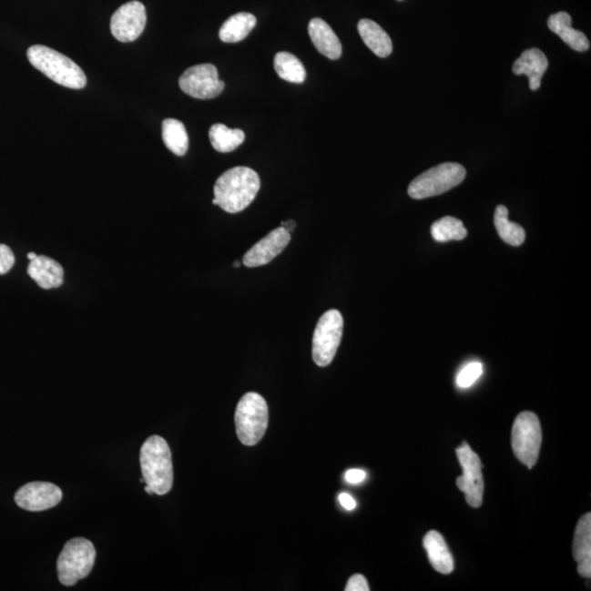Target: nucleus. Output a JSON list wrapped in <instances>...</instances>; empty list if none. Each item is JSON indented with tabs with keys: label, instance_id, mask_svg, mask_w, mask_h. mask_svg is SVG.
<instances>
[{
	"label": "nucleus",
	"instance_id": "obj_8",
	"mask_svg": "<svg viewBox=\"0 0 591 591\" xmlns=\"http://www.w3.org/2000/svg\"><path fill=\"white\" fill-rule=\"evenodd\" d=\"M344 320L338 311H329L319 319L312 338V359L319 367L333 362L343 335Z\"/></svg>",
	"mask_w": 591,
	"mask_h": 591
},
{
	"label": "nucleus",
	"instance_id": "obj_11",
	"mask_svg": "<svg viewBox=\"0 0 591 591\" xmlns=\"http://www.w3.org/2000/svg\"><path fill=\"white\" fill-rule=\"evenodd\" d=\"M148 23V15L142 3L124 4L112 15L111 32L117 40L127 43L138 40Z\"/></svg>",
	"mask_w": 591,
	"mask_h": 591
},
{
	"label": "nucleus",
	"instance_id": "obj_25",
	"mask_svg": "<svg viewBox=\"0 0 591 591\" xmlns=\"http://www.w3.org/2000/svg\"><path fill=\"white\" fill-rule=\"evenodd\" d=\"M275 72L279 77L291 84H302L306 80V69L295 56L289 52H280L274 58Z\"/></svg>",
	"mask_w": 591,
	"mask_h": 591
},
{
	"label": "nucleus",
	"instance_id": "obj_3",
	"mask_svg": "<svg viewBox=\"0 0 591 591\" xmlns=\"http://www.w3.org/2000/svg\"><path fill=\"white\" fill-rule=\"evenodd\" d=\"M26 54L32 66L56 84L70 89L85 88L87 77L83 69L63 54L45 46H31Z\"/></svg>",
	"mask_w": 591,
	"mask_h": 591
},
{
	"label": "nucleus",
	"instance_id": "obj_26",
	"mask_svg": "<svg viewBox=\"0 0 591 591\" xmlns=\"http://www.w3.org/2000/svg\"><path fill=\"white\" fill-rule=\"evenodd\" d=\"M431 232L433 240L437 242L460 241L468 236L464 222L452 216L443 217L442 219L433 222Z\"/></svg>",
	"mask_w": 591,
	"mask_h": 591
},
{
	"label": "nucleus",
	"instance_id": "obj_16",
	"mask_svg": "<svg viewBox=\"0 0 591 591\" xmlns=\"http://www.w3.org/2000/svg\"><path fill=\"white\" fill-rule=\"evenodd\" d=\"M28 274L43 290L58 289L64 281L62 265L46 256H37L30 261Z\"/></svg>",
	"mask_w": 591,
	"mask_h": 591
},
{
	"label": "nucleus",
	"instance_id": "obj_17",
	"mask_svg": "<svg viewBox=\"0 0 591 591\" xmlns=\"http://www.w3.org/2000/svg\"><path fill=\"white\" fill-rule=\"evenodd\" d=\"M309 36L317 50L325 57L339 59L341 56V45L338 36L324 20L314 18L309 23Z\"/></svg>",
	"mask_w": 591,
	"mask_h": 591
},
{
	"label": "nucleus",
	"instance_id": "obj_31",
	"mask_svg": "<svg viewBox=\"0 0 591 591\" xmlns=\"http://www.w3.org/2000/svg\"><path fill=\"white\" fill-rule=\"evenodd\" d=\"M339 501L341 506H343L346 511H354L357 506L356 501L347 493H341L339 496Z\"/></svg>",
	"mask_w": 591,
	"mask_h": 591
},
{
	"label": "nucleus",
	"instance_id": "obj_22",
	"mask_svg": "<svg viewBox=\"0 0 591 591\" xmlns=\"http://www.w3.org/2000/svg\"><path fill=\"white\" fill-rule=\"evenodd\" d=\"M211 146L219 153L227 154L236 150L245 142V132L239 128L230 129L224 124H214L209 129Z\"/></svg>",
	"mask_w": 591,
	"mask_h": 591
},
{
	"label": "nucleus",
	"instance_id": "obj_33",
	"mask_svg": "<svg viewBox=\"0 0 591 591\" xmlns=\"http://www.w3.org/2000/svg\"><path fill=\"white\" fill-rule=\"evenodd\" d=\"M145 492H146V493H148V494H150V495L155 494L153 489H151V487L148 486V485H146V487H145Z\"/></svg>",
	"mask_w": 591,
	"mask_h": 591
},
{
	"label": "nucleus",
	"instance_id": "obj_5",
	"mask_svg": "<svg viewBox=\"0 0 591 591\" xmlns=\"http://www.w3.org/2000/svg\"><path fill=\"white\" fill-rule=\"evenodd\" d=\"M466 177L464 167L446 162L423 172L411 182L408 193L412 199H424L450 191L463 183Z\"/></svg>",
	"mask_w": 591,
	"mask_h": 591
},
{
	"label": "nucleus",
	"instance_id": "obj_2",
	"mask_svg": "<svg viewBox=\"0 0 591 591\" xmlns=\"http://www.w3.org/2000/svg\"><path fill=\"white\" fill-rule=\"evenodd\" d=\"M140 466L146 485L157 495H166L173 485L172 454L169 444L160 436H151L140 450Z\"/></svg>",
	"mask_w": 591,
	"mask_h": 591
},
{
	"label": "nucleus",
	"instance_id": "obj_23",
	"mask_svg": "<svg viewBox=\"0 0 591 591\" xmlns=\"http://www.w3.org/2000/svg\"><path fill=\"white\" fill-rule=\"evenodd\" d=\"M509 211L506 206L498 205L494 215V225L498 235L504 241L513 247L522 246L525 239L524 228L508 219Z\"/></svg>",
	"mask_w": 591,
	"mask_h": 591
},
{
	"label": "nucleus",
	"instance_id": "obj_28",
	"mask_svg": "<svg viewBox=\"0 0 591 591\" xmlns=\"http://www.w3.org/2000/svg\"><path fill=\"white\" fill-rule=\"evenodd\" d=\"M15 265V256L12 249L0 245V275L7 274Z\"/></svg>",
	"mask_w": 591,
	"mask_h": 591
},
{
	"label": "nucleus",
	"instance_id": "obj_29",
	"mask_svg": "<svg viewBox=\"0 0 591 591\" xmlns=\"http://www.w3.org/2000/svg\"><path fill=\"white\" fill-rule=\"evenodd\" d=\"M346 591H370V586H368L367 580L361 574H356L352 575V576L349 579V582H347Z\"/></svg>",
	"mask_w": 591,
	"mask_h": 591
},
{
	"label": "nucleus",
	"instance_id": "obj_14",
	"mask_svg": "<svg viewBox=\"0 0 591 591\" xmlns=\"http://www.w3.org/2000/svg\"><path fill=\"white\" fill-rule=\"evenodd\" d=\"M573 555L580 576H591V515H584L576 525L573 541Z\"/></svg>",
	"mask_w": 591,
	"mask_h": 591
},
{
	"label": "nucleus",
	"instance_id": "obj_30",
	"mask_svg": "<svg viewBox=\"0 0 591 591\" xmlns=\"http://www.w3.org/2000/svg\"><path fill=\"white\" fill-rule=\"evenodd\" d=\"M367 478L365 471L360 469H351L345 474V480L351 484H360Z\"/></svg>",
	"mask_w": 591,
	"mask_h": 591
},
{
	"label": "nucleus",
	"instance_id": "obj_13",
	"mask_svg": "<svg viewBox=\"0 0 591 591\" xmlns=\"http://www.w3.org/2000/svg\"><path fill=\"white\" fill-rule=\"evenodd\" d=\"M290 233L285 228H276L246 253L243 264L247 268H259L272 262L290 245Z\"/></svg>",
	"mask_w": 591,
	"mask_h": 591
},
{
	"label": "nucleus",
	"instance_id": "obj_18",
	"mask_svg": "<svg viewBox=\"0 0 591 591\" xmlns=\"http://www.w3.org/2000/svg\"><path fill=\"white\" fill-rule=\"evenodd\" d=\"M547 26L573 50L578 52L589 50L590 43L587 36L583 32L573 28L572 17L567 13L560 12L552 15L547 20Z\"/></svg>",
	"mask_w": 591,
	"mask_h": 591
},
{
	"label": "nucleus",
	"instance_id": "obj_12",
	"mask_svg": "<svg viewBox=\"0 0 591 591\" xmlns=\"http://www.w3.org/2000/svg\"><path fill=\"white\" fill-rule=\"evenodd\" d=\"M63 498L61 489L48 482H31L15 495L17 505L25 511L42 512L58 505Z\"/></svg>",
	"mask_w": 591,
	"mask_h": 591
},
{
	"label": "nucleus",
	"instance_id": "obj_27",
	"mask_svg": "<svg viewBox=\"0 0 591 591\" xmlns=\"http://www.w3.org/2000/svg\"><path fill=\"white\" fill-rule=\"evenodd\" d=\"M484 373V365L479 362H470L460 371L457 376V386L463 389L474 386Z\"/></svg>",
	"mask_w": 591,
	"mask_h": 591
},
{
	"label": "nucleus",
	"instance_id": "obj_15",
	"mask_svg": "<svg viewBox=\"0 0 591 591\" xmlns=\"http://www.w3.org/2000/svg\"><path fill=\"white\" fill-rule=\"evenodd\" d=\"M549 66V61L545 54L539 48H529L514 63L513 72L517 76L525 75L529 79V88L536 91L541 87V79L544 77Z\"/></svg>",
	"mask_w": 591,
	"mask_h": 591
},
{
	"label": "nucleus",
	"instance_id": "obj_6",
	"mask_svg": "<svg viewBox=\"0 0 591 591\" xmlns=\"http://www.w3.org/2000/svg\"><path fill=\"white\" fill-rule=\"evenodd\" d=\"M96 549L89 540L75 538L64 545L57 560L59 582L74 586L88 576L95 566Z\"/></svg>",
	"mask_w": 591,
	"mask_h": 591
},
{
	"label": "nucleus",
	"instance_id": "obj_9",
	"mask_svg": "<svg viewBox=\"0 0 591 591\" xmlns=\"http://www.w3.org/2000/svg\"><path fill=\"white\" fill-rule=\"evenodd\" d=\"M464 474L459 476L455 484L459 490L464 493L465 500L474 508H479L484 504V480L482 474L481 459L468 443H464L455 450Z\"/></svg>",
	"mask_w": 591,
	"mask_h": 591
},
{
	"label": "nucleus",
	"instance_id": "obj_7",
	"mask_svg": "<svg viewBox=\"0 0 591 591\" xmlns=\"http://www.w3.org/2000/svg\"><path fill=\"white\" fill-rule=\"evenodd\" d=\"M542 430L538 416L533 412H522L514 422L512 446L520 463L533 469L539 459Z\"/></svg>",
	"mask_w": 591,
	"mask_h": 591
},
{
	"label": "nucleus",
	"instance_id": "obj_19",
	"mask_svg": "<svg viewBox=\"0 0 591 591\" xmlns=\"http://www.w3.org/2000/svg\"><path fill=\"white\" fill-rule=\"evenodd\" d=\"M423 545H424L428 558L435 571L444 575L453 571V557L441 534L437 531H430L423 540Z\"/></svg>",
	"mask_w": 591,
	"mask_h": 591
},
{
	"label": "nucleus",
	"instance_id": "obj_20",
	"mask_svg": "<svg viewBox=\"0 0 591 591\" xmlns=\"http://www.w3.org/2000/svg\"><path fill=\"white\" fill-rule=\"evenodd\" d=\"M359 32L362 41L377 56L384 58L392 53V39L375 21L362 19L359 23Z\"/></svg>",
	"mask_w": 591,
	"mask_h": 591
},
{
	"label": "nucleus",
	"instance_id": "obj_32",
	"mask_svg": "<svg viewBox=\"0 0 591 591\" xmlns=\"http://www.w3.org/2000/svg\"><path fill=\"white\" fill-rule=\"evenodd\" d=\"M280 227L285 228L287 231L291 233L292 231L295 230L296 222L294 220L283 221L281 222Z\"/></svg>",
	"mask_w": 591,
	"mask_h": 591
},
{
	"label": "nucleus",
	"instance_id": "obj_35",
	"mask_svg": "<svg viewBox=\"0 0 591 591\" xmlns=\"http://www.w3.org/2000/svg\"><path fill=\"white\" fill-rule=\"evenodd\" d=\"M235 267H236V268H239V267H240V263H239V262H236V263H235Z\"/></svg>",
	"mask_w": 591,
	"mask_h": 591
},
{
	"label": "nucleus",
	"instance_id": "obj_10",
	"mask_svg": "<svg viewBox=\"0 0 591 591\" xmlns=\"http://www.w3.org/2000/svg\"><path fill=\"white\" fill-rule=\"evenodd\" d=\"M178 85L184 94L199 100L214 99L225 89L219 70L211 64L195 65L187 69L178 80Z\"/></svg>",
	"mask_w": 591,
	"mask_h": 591
},
{
	"label": "nucleus",
	"instance_id": "obj_21",
	"mask_svg": "<svg viewBox=\"0 0 591 591\" xmlns=\"http://www.w3.org/2000/svg\"><path fill=\"white\" fill-rule=\"evenodd\" d=\"M257 18L252 14L239 13L225 21L219 30V39L225 43H237L245 40L256 28Z\"/></svg>",
	"mask_w": 591,
	"mask_h": 591
},
{
	"label": "nucleus",
	"instance_id": "obj_24",
	"mask_svg": "<svg viewBox=\"0 0 591 591\" xmlns=\"http://www.w3.org/2000/svg\"><path fill=\"white\" fill-rule=\"evenodd\" d=\"M162 139L167 148L177 156H184L189 149V135L184 124L176 118L162 123Z\"/></svg>",
	"mask_w": 591,
	"mask_h": 591
},
{
	"label": "nucleus",
	"instance_id": "obj_34",
	"mask_svg": "<svg viewBox=\"0 0 591 591\" xmlns=\"http://www.w3.org/2000/svg\"><path fill=\"white\" fill-rule=\"evenodd\" d=\"M36 257H37L36 254L34 252H30L28 254V259L30 260V261H32V260H35Z\"/></svg>",
	"mask_w": 591,
	"mask_h": 591
},
{
	"label": "nucleus",
	"instance_id": "obj_1",
	"mask_svg": "<svg viewBox=\"0 0 591 591\" xmlns=\"http://www.w3.org/2000/svg\"><path fill=\"white\" fill-rule=\"evenodd\" d=\"M260 188L261 180L256 171L248 167L232 168L217 178L215 199L227 213H240L253 202Z\"/></svg>",
	"mask_w": 591,
	"mask_h": 591
},
{
	"label": "nucleus",
	"instance_id": "obj_4",
	"mask_svg": "<svg viewBox=\"0 0 591 591\" xmlns=\"http://www.w3.org/2000/svg\"><path fill=\"white\" fill-rule=\"evenodd\" d=\"M236 430L238 438L245 446H256L267 433L269 406L261 394L248 392L237 405Z\"/></svg>",
	"mask_w": 591,
	"mask_h": 591
}]
</instances>
